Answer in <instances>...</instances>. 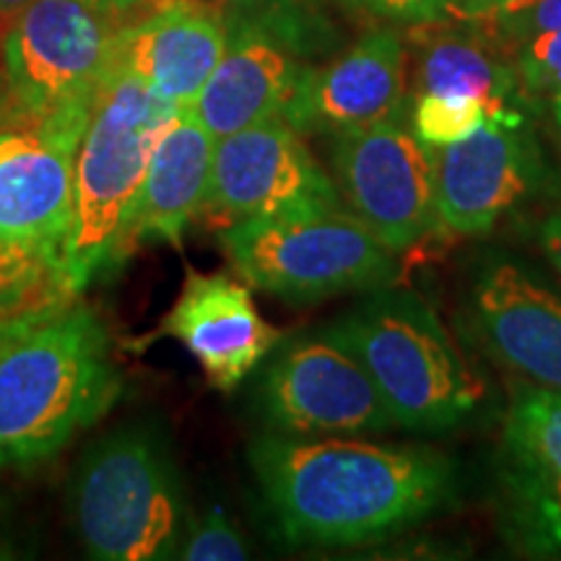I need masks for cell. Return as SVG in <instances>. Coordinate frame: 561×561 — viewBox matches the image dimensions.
<instances>
[{"label": "cell", "instance_id": "6da1fadb", "mask_svg": "<svg viewBox=\"0 0 561 561\" xmlns=\"http://www.w3.org/2000/svg\"><path fill=\"white\" fill-rule=\"evenodd\" d=\"M278 533L291 546L385 541L450 507L455 466L430 447L261 434L248 450Z\"/></svg>", "mask_w": 561, "mask_h": 561}, {"label": "cell", "instance_id": "7a4b0ae2", "mask_svg": "<svg viewBox=\"0 0 561 561\" xmlns=\"http://www.w3.org/2000/svg\"><path fill=\"white\" fill-rule=\"evenodd\" d=\"M123 392L110 331L79 294L0 320V471L50 460Z\"/></svg>", "mask_w": 561, "mask_h": 561}, {"label": "cell", "instance_id": "3957f363", "mask_svg": "<svg viewBox=\"0 0 561 561\" xmlns=\"http://www.w3.org/2000/svg\"><path fill=\"white\" fill-rule=\"evenodd\" d=\"M180 110L128 70L110 66L73 161V221L60 261L66 294L81 297L125 261L153 144Z\"/></svg>", "mask_w": 561, "mask_h": 561}, {"label": "cell", "instance_id": "277c9868", "mask_svg": "<svg viewBox=\"0 0 561 561\" xmlns=\"http://www.w3.org/2000/svg\"><path fill=\"white\" fill-rule=\"evenodd\" d=\"M322 333L362 362L401 430L450 432L483 401L481 377L419 294L369 291Z\"/></svg>", "mask_w": 561, "mask_h": 561}, {"label": "cell", "instance_id": "5b68a950", "mask_svg": "<svg viewBox=\"0 0 561 561\" xmlns=\"http://www.w3.org/2000/svg\"><path fill=\"white\" fill-rule=\"evenodd\" d=\"M91 559H174L191 520L172 447L159 424L133 421L91 442L68 486Z\"/></svg>", "mask_w": 561, "mask_h": 561}, {"label": "cell", "instance_id": "8992f818", "mask_svg": "<svg viewBox=\"0 0 561 561\" xmlns=\"http://www.w3.org/2000/svg\"><path fill=\"white\" fill-rule=\"evenodd\" d=\"M219 244L244 284L289 305L388 289L401 276L396 252L343 201L229 224Z\"/></svg>", "mask_w": 561, "mask_h": 561}, {"label": "cell", "instance_id": "52a82bcc", "mask_svg": "<svg viewBox=\"0 0 561 561\" xmlns=\"http://www.w3.org/2000/svg\"><path fill=\"white\" fill-rule=\"evenodd\" d=\"M121 26L89 0H30L5 24L3 79L26 123L81 140Z\"/></svg>", "mask_w": 561, "mask_h": 561}, {"label": "cell", "instance_id": "ba28073f", "mask_svg": "<svg viewBox=\"0 0 561 561\" xmlns=\"http://www.w3.org/2000/svg\"><path fill=\"white\" fill-rule=\"evenodd\" d=\"M257 411L268 432L291 437H359L396 426L362 362L322 331L278 343L257 382Z\"/></svg>", "mask_w": 561, "mask_h": 561}, {"label": "cell", "instance_id": "9c48e42d", "mask_svg": "<svg viewBox=\"0 0 561 561\" xmlns=\"http://www.w3.org/2000/svg\"><path fill=\"white\" fill-rule=\"evenodd\" d=\"M333 170L343 203L392 252L439 221L432 149L398 117L335 133Z\"/></svg>", "mask_w": 561, "mask_h": 561}, {"label": "cell", "instance_id": "30bf717a", "mask_svg": "<svg viewBox=\"0 0 561 561\" xmlns=\"http://www.w3.org/2000/svg\"><path fill=\"white\" fill-rule=\"evenodd\" d=\"M339 201L335 180L284 117L216 138L203 216L219 229Z\"/></svg>", "mask_w": 561, "mask_h": 561}, {"label": "cell", "instance_id": "8fae6325", "mask_svg": "<svg viewBox=\"0 0 561 561\" xmlns=\"http://www.w3.org/2000/svg\"><path fill=\"white\" fill-rule=\"evenodd\" d=\"M496 479L504 528L517 549L561 559V390L512 388Z\"/></svg>", "mask_w": 561, "mask_h": 561}, {"label": "cell", "instance_id": "7c38bea8", "mask_svg": "<svg viewBox=\"0 0 561 561\" xmlns=\"http://www.w3.org/2000/svg\"><path fill=\"white\" fill-rule=\"evenodd\" d=\"M437 216L455 234H483L543 182V153L528 123L486 121L455 144L432 149Z\"/></svg>", "mask_w": 561, "mask_h": 561}, {"label": "cell", "instance_id": "4fadbf2b", "mask_svg": "<svg viewBox=\"0 0 561 561\" xmlns=\"http://www.w3.org/2000/svg\"><path fill=\"white\" fill-rule=\"evenodd\" d=\"M174 339L198 362L210 388L231 392L248 380L284 341V331L263 320L250 286L227 271H185L182 289L157 331L140 335L136 348Z\"/></svg>", "mask_w": 561, "mask_h": 561}, {"label": "cell", "instance_id": "5bb4252c", "mask_svg": "<svg viewBox=\"0 0 561 561\" xmlns=\"http://www.w3.org/2000/svg\"><path fill=\"white\" fill-rule=\"evenodd\" d=\"M79 144L42 125L0 128V242L42 257L58 276L73 221Z\"/></svg>", "mask_w": 561, "mask_h": 561}, {"label": "cell", "instance_id": "9a60e30c", "mask_svg": "<svg viewBox=\"0 0 561 561\" xmlns=\"http://www.w3.org/2000/svg\"><path fill=\"white\" fill-rule=\"evenodd\" d=\"M481 346L525 382L561 390V294L510 257H491L468 291Z\"/></svg>", "mask_w": 561, "mask_h": 561}, {"label": "cell", "instance_id": "2e32d148", "mask_svg": "<svg viewBox=\"0 0 561 561\" xmlns=\"http://www.w3.org/2000/svg\"><path fill=\"white\" fill-rule=\"evenodd\" d=\"M310 47L248 19H227V50L191 107L216 138L286 115Z\"/></svg>", "mask_w": 561, "mask_h": 561}, {"label": "cell", "instance_id": "e0dca14e", "mask_svg": "<svg viewBox=\"0 0 561 561\" xmlns=\"http://www.w3.org/2000/svg\"><path fill=\"white\" fill-rule=\"evenodd\" d=\"M403 104L405 47L392 30H375L328 66L307 68L284 121L301 136H335L401 117Z\"/></svg>", "mask_w": 561, "mask_h": 561}, {"label": "cell", "instance_id": "ac0fdd59", "mask_svg": "<svg viewBox=\"0 0 561 561\" xmlns=\"http://www.w3.org/2000/svg\"><path fill=\"white\" fill-rule=\"evenodd\" d=\"M227 50V19L210 0H159L117 32L115 66L178 107H191Z\"/></svg>", "mask_w": 561, "mask_h": 561}, {"label": "cell", "instance_id": "d6986e66", "mask_svg": "<svg viewBox=\"0 0 561 561\" xmlns=\"http://www.w3.org/2000/svg\"><path fill=\"white\" fill-rule=\"evenodd\" d=\"M214 151L216 136L187 107L167 123L153 144L133 214L130 248L144 240L182 242V234L206 208Z\"/></svg>", "mask_w": 561, "mask_h": 561}, {"label": "cell", "instance_id": "ffe728a7", "mask_svg": "<svg viewBox=\"0 0 561 561\" xmlns=\"http://www.w3.org/2000/svg\"><path fill=\"white\" fill-rule=\"evenodd\" d=\"M419 24V87L421 94L460 96L479 102L486 121L523 123L525 91L510 55L471 21L453 19Z\"/></svg>", "mask_w": 561, "mask_h": 561}, {"label": "cell", "instance_id": "44dd1931", "mask_svg": "<svg viewBox=\"0 0 561 561\" xmlns=\"http://www.w3.org/2000/svg\"><path fill=\"white\" fill-rule=\"evenodd\" d=\"M224 19H248L299 39L312 53L325 50L331 26L325 21V0H210Z\"/></svg>", "mask_w": 561, "mask_h": 561}, {"label": "cell", "instance_id": "7402d4cb", "mask_svg": "<svg viewBox=\"0 0 561 561\" xmlns=\"http://www.w3.org/2000/svg\"><path fill=\"white\" fill-rule=\"evenodd\" d=\"M62 294L60 276L50 263L0 242V320Z\"/></svg>", "mask_w": 561, "mask_h": 561}, {"label": "cell", "instance_id": "603a6c76", "mask_svg": "<svg viewBox=\"0 0 561 561\" xmlns=\"http://www.w3.org/2000/svg\"><path fill=\"white\" fill-rule=\"evenodd\" d=\"M468 21L507 53L538 34L561 30V0H504Z\"/></svg>", "mask_w": 561, "mask_h": 561}, {"label": "cell", "instance_id": "cb8c5ba5", "mask_svg": "<svg viewBox=\"0 0 561 561\" xmlns=\"http://www.w3.org/2000/svg\"><path fill=\"white\" fill-rule=\"evenodd\" d=\"M483 123H486V112L479 102L442 94H419L411 115V130L430 149L462 140L479 130Z\"/></svg>", "mask_w": 561, "mask_h": 561}, {"label": "cell", "instance_id": "d4e9b609", "mask_svg": "<svg viewBox=\"0 0 561 561\" xmlns=\"http://www.w3.org/2000/svg\"><path fill=\"white\" fill-rule=\"evenodd\" d=\"M507 55L525 94H553L561 87V30L538 34Z\"/></svg>", "mask_w": 561, "mask_h": 561}, {"label": "cell", "instance_id": "484cf974", "mask_svg": "<svg viewBox=\"0 0 561 561\" xmlns=\"http://www.w3.org/2000/svg\"><path fill=\"white\" fill-rule=\"evenodd\" d=\"M180 559L187 561H224V559H248V546L224 510L214 507L198 520H191L182 538Z\"/></svg>", "mask_w": 561, "mask_h": 561}, {"label": "cell", "instance_id": "4316f807", "mask_svg": "<svg viewBox=\"0 0 561 561\" xmlns=\"http://www.w3.org/2000/svg\"><path fill=\"white\" fill-rule=\"evenodd\" d=\"M351 9L390 24H430L447 19L450 0H346Z\"/></svg>", "mask_w": 561, "mask_h": 561}, {"label": "cell", "instance_id": "83f0119b", "mask_svg": "<svg viewBox=\"0 0 561 561\" xmlns=\"http://www.w3.org/2000/svg\"><path fill=\"white\" fill-rule=\"evenodd\" d=\"M96 11L110 16L117 24H128V21L144 16L146 11L153 9L159 0H89Z\"/></svg>", "mask_w": 561, "mask_h": 561}, {"label": "cell", "instance_id": "f1b7e54d", "mask_svg": "<svg viewBox=\"0 0 561 561\" xmlns=\"http://www.w3.org/2000/svg\"><path fill=\"white\" fill-rule=\"evenodd\" d=\"M538 240H541L546 257H549L551 265L561 276V208L551 210V214L541 221V227H538Z\"/></svg>", "mask_w": 561, "mask_h": 561}, {"label": "cell", "instance_id": "f546056e", "mask_svg": "<svg viewBox=\"0 0 561 561\" xmlns=\"http://www.w3.org/2000/svg\"><path fill=\"white\" fill-rule=\"evenodd\" d=\"M504 0H450L447 5V19H458V21H468L473 16H481L496 5H502Z\"/></svg>", "mask_w": 561, "mask_h": 561}, {"label": "cell", "instance_id": "4dcf8cb0", "mask_svg": "<svg viewBox=\"0 0 561 561\" xmlns=\"http://www.w3.org/2000/svg\"><path fill=\"white\" fill-rule=\"evenodd\" d=\"M13 125H30L26 117L21 115V110L13 102L9 87H5L3 68H0V128H13Z\"/></svg>", "mask_w": 561, "mask_h": 561}, {"label": "cell", "instance_id": "1f68e13d", "mask_svg": "<svg viewBox=\"0 0 561 561\" xmlns=\"http://www.w3.org/2000/svg\"><path fill=\"white\" fill-rule=\"evenodd\" d=\"M26 3H30V0H0V24H9Z\"/></svg>", "mask_w": 561, "mask_h": 561}, {"label": "cell", "instance_id": "d6a6232c", "mask_svg": "<svg viewBox=\"0 0 561 561\" xmlns=\"http://www.w3.org/2000/svg\"><path fill=\"white\" fill-rule=\"evenodd\" d=\"M551 110H553V117H557V123L561 128V87L551 94Z\"/></svg>", "mask_w": 561, "mask_h": 561}]
</instances>
